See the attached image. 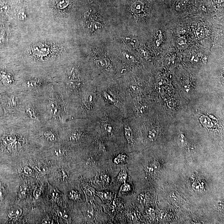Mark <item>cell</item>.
Wrapping results in <instances>:
<instances>
[{"label":"cell","mask_w":224,"mask_h":224,"mask_svg":"<svg viewBox=\"0 0 224 224\" xmlns=\"http://www.w3.org/2000/svg\"><path fill=\"white\" fill-rule=\"evenodd\" d=\"M57 47L48 43H38L34 44L29 47V54L34 59L38 60H46L52 57L57 52Z\"/></svg>","instance_id":"obj_1"},{"label":"cell","mask_w":224,"mask_h":224,"mask_svg":"<svg viewBox=\"0 0 224 224\" xmlns=\"http://www.w3.org/2000/svg\"><path fill=\"white\" fill-rule=\"evenodd\" d=\"M0 80L5 85L9 86L12 84L13 82L11 75L5 71H0Z\"/></svg>","instance_id":"obj_2"},{"label":"cell","mask_w":224,"mask_h":224,"mask_svg":"<svg viewBox=\"0 0 224 224\" xmlns=\"http://www.w3.org/2000/svg\"><path fill=\"white\" fill-rule=\"evenodd\" d=\"M56 175L58 180L63 181L68 178L69 173L67 170L65 168H61L57 171Z\"/></svg>","instance_id":"obj_3"},{"label":"cell","mask_w":224,"mask_h":224,"mask_svg":"<svg viewBox=\"0 0 224 224\" xmlns=\"http://www.w3.org/2000/svg\"><path fill=\"white\" fill-rule=\"evenodd\" d=\"M22 213V210L20 208L15 207L12 208L8 211V215L12 219H17Z\"/></svg>","instance_id":"obj_4"},{"label":"cell","mask_w":224,"mask_h":224,"mask_svg":"<svg viewBox=\"0 0 224 224\" xmlns=\"http://www.w3.org/2000/svg\"><path fill=\"white\" fill-rule=\"evenodd\" d=\"M83 191L85 194L87 199H91L94 197L95 195L96 194V190L90 186L88 185H83Z\"/></svg>","instance_id":"obj_5"},{"label":"cell","mask_w":224,"mask_h":224,"mask_svg":"<svg viewBox=\"0 0 224 224\" xmlns=\"http://www.w3.org/2000/svg\"><path fill=\"white\" fill-rule=\"evenodd\" d=\"M16 141V137L14 135L12 134H8L6 135L3 140V142L5 145H8L9 147L11 146V147H13V144Z\"/></svg>","instance_id":"obj_6"},{"label":"cell","mask_w":224,"mask_h":224,"mask_svg":"<svg viewBox=\"0 0 224 224\" xmlns=\"http://www.w3.org/2000/svg\"><path fill=\"white\" fill-rule=\"evenodd\" d=\"M128 173L125 168H122L121 171L117 177V180L120 183H125L128 178Z\"/></svg>","instance_id":"obj_7"},{"label":"cell","mask_w":224,"mask_h":224,"mask_svg":"<svg viewBox=\"0 0 224 224\" xmlns=\"http://www.w3.org/2000/svg\"><path fill=\"white\" fill-rule=\"evenodd\" d=\"M49 194L51 196L52 199L56 201L60 198V194L58 191L53 187L52 186H50V184H49Z\"/></svg>","instance_id":"obj_8"},{"label":"cell","mask_w":224,"mask_h":224,"mask_svg":"<svg viewBox=\"0 0 224 224\" xmlns=\"http://www.w3.org/2000/svg\"><path fill=\"white\" fill-rule=\"evenodd\" d=\"M45 138L50 141H55L56 140V136L55 133L52 131H47L44 133Z\"/></svg>","instance_id":"obj_9"},{"label":"cell","mask_w":224,"mask_h":224,"mask_svg":"<svg viewBox=\"0 0 224 224\" xmlns=\"http://www.w3.org/2000/svg\"><path fill=\"white\" fill-rule=\"evenodd\" d=\"M188 3L187 0H179L176 4V10L178 11H181L185 8Z\"/></svg>","instance_id":"obj_10"},{"label":"cell","mask_w":224,"mask_h":224,"mask_svg":"<svg viewBox=\"0 0 224 224\" xmlns=\"http://www.w3.org/2000/svg\"><path fill=\"white\" fill-rule=\"evenodd\" d=\"M125 137L129 143L133 141V132L132 129L129 127H125Z\"/></svg>","instance_id":"obj_11"},{"label":"cell","mask_w":224,"mask_h":224,"mask_svg":"<svg viewBox=\"0 0 224 224\" xmlns=\"http://www.w3.org/2000/svg\"><path fill=\"white\" fill-rule=\"evenodd\" d=\"M96 64L97 66L99 68L105 69L106 68L109 66L110 62L109 60L105 59L97 60Z\"/></svg>","instance_id":"obj_12"},{"label":"cell","mask_w":224,"mask_h":224,"mask_svg":"<svg viewBox=\"0 0 224 224\" xmlns=\"http://www.w3.org/2000/svg\"><path fill=\"white\" fill-rule=\"evenodd\" d=\"M27 195V188L25 186L20 187L18 192V197L20 200H23L25 199Z\"/></svg>","instance_id":"obj_13"},{"label":"cell","mask_w":224,"mask_h":224,"mask_svg":"<svg viewBox=\"0 0 224 224\" xmlns=\"http://www.w3.org/2000/svg\"><path fill=\"white\" fill-rule=\"evenodd\" d=\"M96 195L101 199L103 201H106L110 198V194L105 192H97Z\"/></svg>","instance_id":"obj_14"},{"label":"cell","mask_w":224,"mask_h":224,"mask_svg":"<svg viewBox=\"0 0 224 224\" xmlns=\"http://www.w3.org/2000/svg\"><path fill=\"white\" fill-rule=\"evenodd\" d=\"M69 197L71 200H77L79 199V194L77 191L72 190L69 193L68 195Z\"/></svg>","instance_id":"obj_15"},{"label":"cell","mask_w":224,"mask_h":224,"mask_svg":"<svg viewBox=\"0 0 224 224\" xmlns=\"http://www.w3.org/2000/svg\"><path fill=\"white\" fill-rule=\"evenodd\" d=\"M130 189H131V188H130V185L125 183L122 186L119 193L121 194L127 193L128 192L130 191Z\"/></svg>","instance_id":"obj_16"},{"label":"cell","mask_w":224,"mask_h":224,"mask_svg":"<svg viewBox=\"0 0 224 224\" xmlns=\"http://www.w3.org/2000/svg\"><path fill=\"white\" fill-rule=\"evenodd\" d=\"M125 158H126V156L125 155L123 154L119 155L114 159V162L116 164H119L125 161Z\"/></svg>","instance_id":"obj_17"},{"label":"cell","mask_w":224,"mask_h":224,"mask_svg":"<svg viewBox=\"0 0 224 224\" xmlns=\"http://www.w3.org/2000/svg\"><path fill=\"white\" fill-rule=\"evenodd\" d=\"M157 132L155 130H152L149 131L148 133V137L151 140H155L157 138Z\"/></svg>","instance_id":"obj_18"},{"label":"cell","mask_w":224,"mask_h":224,"mask_svg":"<svg viewBox=\"0 0 224 224\" xmlns=\"http://www.w3.org/2000/svg\"><path fill=\"white\" fill-rule=\"evenodd\" d=\"M81 136H82V134L80 132H75L71 134V136L70 137V140L75 141V140H78L80 139Z\"/></svg>","instance_id":"obj_19"},{"label":"cell","mask_w":224,"mask_h":224,"mask_svg":"<svg viewBox=\"0 0 224 224\" xmlns=\"http://www.w3.org/2000/svg\"><path fill=\"white\" fill-rule=\"evenodd\" d=\"M8 105L11 108H15L17 105V101L15 97H11L8 101Z\"/></svg>","instance_id":"obj_20"},{"label":"cell","mask_w":224,"mask_h":224,"mask_svg":"<svg viewBox=\"0 0 224 224\" xmlns=\"http://www.w3.org/2000/svg\"><path fill=\"white\" fill-rule=\"evenodd\" d=\"M27 113H28V115L32 119L35 120L37 119L36 114H35V111L33 109L31 108H28L27 110Z\"/></svg>","instance_id":"obj_21"},{"label":"cell","mask_w":224,"mask_h":224,"mask_svg":"<svg viewBox=\"0 0 224 224\" xmlns=\"http://www.w3.org/2000/svg\"><path fill=\"white\" fill-rule=\"evenodd\" d=\"M85 164L87 167H92L96 164V162L93 158H89L86 159Z\"/></svg>","instance_id":"obj_22"},{"label":"cell","mask_w":224,"mask_h":224,"mask_svg":"<svg viewBox=\"0 0 224 224\" xmlns=\"http://www.w3.org/2000/svg\"><path fill=\"white\" fill-rule=\"evenodd\" d=\"M33 170L29 167H25L23 168V173L26 176H29L33 173Z\"/></svg>","instance_id":"obj_23"},{"label":"cell","mask_w":224,"mask_h":224,"mask_svg":"<svg viewBox=\"0 0 224 224\" xmlns=\"http://www.w3.org/2000/svg\"><path fill=\"white\" fill-rule=\"evenodd\" d=\"M8 7L5 3H0V13H5L8 10Z\"/></svg>","instance_id":"obj_24"},{"label":"cell","mask_w":224,"mask_h":224,"mask_svg":"<svg viewBox=\"0 0 224 224\" xmlns=\"http://www.w3.org/2000/svg\"><path fill=\"white\" fill-rule=\"evenodd\" d=\"M101 179L103 183L105 184H108L110 182V178L109 176L106 174L102 175Z\"/></svg>","instance_id":"obj_25"},{"label":"cell","mask_w":224,"mask_h":224,"mask_svg":"<svg viewBox=\"0 0 224 224\" xmlns=\"http://www.w3.org/2000/svg\"><path fill=\"white\" fill-rule=\"evenodd\" d=\"M130 88H131L132 91L135 93H138L139 90H140V88L138 87L136 85H132L130 87Z\"/></svg>","instance_id":"obj_26"},{"label":"cell","mask_w":224,"mask_h":224,"mask_svg":"<svg viewBox=\"0 0 224 224\" xmlns=\"http://www.w3.org/2000/svg\"><path fill=\"white\" fill-rule=\"evenodd\" d=\"M54 154L57 157H61L63 155V152L61 149H58V150H55L54 151Z\"/></svg>","instance_id":"obj_27"},{"label":"cell","mask_w":224,"mask_h":224,"mask_svg":"<svg viewBox=\"0 0 224 224\" xmlns=\"http://www.w3.org/2000/svg\"><path fill=\"white\" fill-rule=\"evenodd\" d=\"M41 191L40 189H36L34 192V196L36 199H38L41 194Z\"/></svg>","instance_id":"obj_28"},{"label":"cell","mask_w":224,"mask_h":224,"mask_svg":"<svg viewBox=\"0 0 224 224\" xmlns=\"http://www.w3.org/2000/svg\"><path fill=\"white\" fill-rule=\"evenodd\" d=\"M197 36L199 38L201 39V38H203L204 36V31L203 29H199V30L197 31Z\"/></svg>","instance_id":"obj_29"},{"label":"cell","mask_w":224,"mask_h":224,"mask_svg":"<svg viewBox=\"0 0 224 224\" xmlns=\"http://www.w3.org/2000/svg\"><path fill=\"white\" fill-rule=\"evenodd\" d=\"M105 130L108 132H111L112 130V127L111 125L109 124H106L105 125Z\"/></svg>","instance_id":"obj_30"},{"label":"cell","mask_w":224,"mask_h":224,"mask_svg":"<svg viewBox=\"0 0 224 224\" xmlns=\"http://www.w3.org/2000/svg\"><path fill=\"white\" fill-rule=\"evenodd\" d=\"M58 213L59 215H60L61 217L63 218L67 219L68 217L67 215H66V214L65 213H63L62 212L58 211Z\"/></svg>","instance_id":"obj_31"},{"label":"cell","mask_w":224,"mask_h":224,"mask_svg":"<svg viewBox=\"0 0 224 224\" xmlns=\"http://www.w3.org/2000/svg\"><path fill=\"white\" fill-rule=\"evenodd\" d=\"M104 96L107 99L109 100L110 101H114L113 98L111 97L110 96L109 94H108V93H106V92H105L104 93Z\"/></svg>","instance_id":"obj_32"}]
</instances>
